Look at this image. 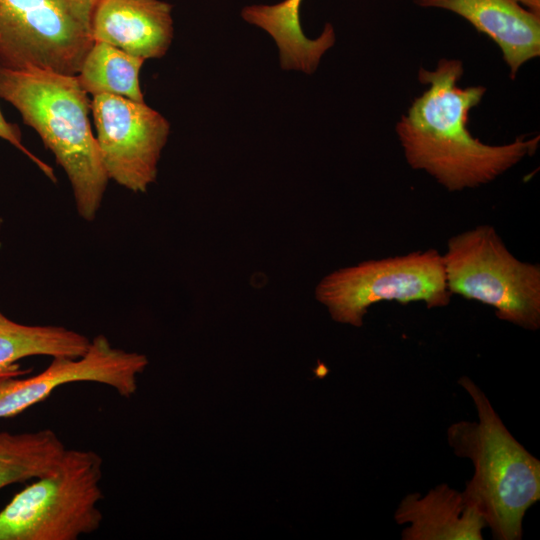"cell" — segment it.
Listing matches in <instances>:
<instances>
[{
    "instance_id": "6da1fadb",
    "label": "cell",
    "mask_w": 540,
    "mask_h": 540,
    "mask_svg": "<svg viewBox=\"0 0 540 540\" xmlns=\"http://www.w3.org/2000/svg\"><path fill=\"white\" fill-rule=\"evenodd\" d=\"M462 61L440 59L433 70L420 69L428 88L412 102L396 125L407 163L433 177L446 190L462 191L495 180L539 145V135L490 145L472 136L470 111L485 95L481 85L462 87Z\"/></svg>"
},
{
    "instance_id": "7a4b0ae2",
    "label": "cell",
    "mask_w": 540,
    "mask_h": 540,
    "mask_svg": "<svg viewBox=\"0 0 540 540\" xmlns=\"http://www.w3.org/2000/svg\"><path fill=\"white\" fill-rule=\"evenodd\" d=\"M0 98L38 133L68 177L79 215L93 221L109 178L91 129V100L77 76L0 66Z\"/></svg>"
},
{
    "instance_id": "3957f363",
    "label": "cell",
    "mask_w": 540,
    "mask_h": 540,
    "mask_svg": "<svg viewBox=\"0 0 540 540\" xmlns=\"http://www.w3.org/2000/svg\"><path fill=\"white\" fill-rule=\"evenodd\" d=\"M458 384L477 412V421H458L447 429L455 455L474 467L462 493L494 539L520 540L524 515L540 499V461L514 438L472 379L462 376Z\"/></svg>"
},
{
    "instance_id": "277c9868",
    "label": "cell",
    "mask_w": 540,
    "mask_h": 540,
    "mask_svg": "<svg viewBox=\"0 0 540 540\" xmlns=\"http://www.w3.org/2000/svg\"><path fill=\"white\" fill-rule=\"evenodd\" d=\"M102 465L94 451L66 449L54 470L0 512V540H77L98 530Z\"/></svg>"
},
{
    "instance_id": "5b68a950",
    "label": "cell",
    "mask_w": 540,
    "mask_h": 540,
    "mask_svg": "<svg viewBox=\"0 0 540 540\" xmlns=\"http://www.w3.org/2000/svg\"><path fill=\"white\" fill-rule=\"evenodd\" d=\"M442 259L451 295L489 305L523 329L540 328V266L517 259L493 226L452 236Z\"/></svg>"
},
{
    "instance_id": "8992f818",
    "label": "cell",
    "mask_w": 540,
    "mask_h": 540,
    "mask_svg": "<svg viewBox=\"0 0 540 540\" xmlns=\"http://www.w3.org/2000/svg\"><path fill=\"white\" fill-rule=\"evenodd\" d=\"M315 296L334 321L361 327L373 304L424 302L429 309L440 308L450 303L452 295L442 254L428 249L335 270L321 279Z\"/></svg>"
},
{
    "instance_id": "52a82bcc",
    "label": "cell",
    "mask_w": 540,
    "mask_h": 540,
    "mask_svg": "<svg viewBox=\"0 0 540 540\" xmlns=\"http://www.w3.org/2000/svg\"><path fill=\"white\" fill-rule=\"evenodd\" d=\"M99 0H0V66L77 75Z\"/></svg>"
},
{
    "instance_id": "ba28073f",
    "label": "cell",
    "mask_w": 540,
    "mask_h": 540,
    "mask_svg": "<svg viewBox=\"0 0 540 540\" xmlns=\"http://www.w3.org/2000/svg\"><path fill=\"white\" fill-rule=\"evenodd\" d=\"M96 141L109 180L144 193L155 182L170 123L145 102L121 96H92Z\"/></svg>"
},
{
    "instance_id": "9c48e42d",
    "label": "cell",
    "mask_w": 540,
    "mask_h": 540,
    "mask_svg": "<svg viewBox=\"0 0 540 540\" xmlns=\"http://www.w3.org/2000/svg\"><path fill=\"white\" fill-rule=\"evenodd\" d=\"M147 364L145 355L115 348L106 336L97 335L81 357H53L50 365L35 376L0 378V418L20 414L68 383H101L130 397L137 389V375Z\"/></svg>"
},
{
    "instance_id": "30bf717a",
    "label": "cell",
    "mask_w": 540,
    "mask_h": 540,
    "mask_svg": "<svg viewBox=\"0 0 540 540\" xmlns=\"http://www.w3.org/2000/svg\"><path fill=\"white\" fill-rule=\"evenodd\" d=\"M92 35L94 41L144 60L161 58L174 36L172 5L162 0H99Z\"/></svg>"
},
{
    "instance_id": "8fae6325",
    "label": "cell",
    "mask_w": 540,
    "mask_h": 540,
    "mask_svg": "<svg viewBox=\"0 0 540 540\" xmlns=\"http://www.w3.org/2000/svg\"><path fill=\"white\" fill-rule=\"evenodd\" d=\"M424 8H439L467 20L500 48L514 78L528 61L540 55V16L518 0H415Z\"/></svg>"
},
{
    "instance_id": "7c38bea8",
    "label": "cell",
    "mask_w": 540,
    "mask_h": 540,
    "mask_svg": "<svg viewBox=\"0 0 540 540\" xmlns=\"http://www.w3.org/2000/svg\"><path fill=\"white\" fill-rule=\"evenodd\" d=\"M398 524H408L403 540H482L486 523L462 492L440 484L424 496L408 494L395 515Z\"/></svg>"
},
{
    "instance_id": "4fadbf2b",
    "label": "cell",
    "mask_w": 540,
    "mask_h": 540,
    "mask_svg": "<svg viewBox=\"0 0 540 540\" xmlns=\"http://www.w3.org/2000/svg\"><path fill=\"white\" fill-rule=\"evenodd\" d=\"M302 1L249 5L241 15L246 22L263 29L273 38L279 50L281 68L311 74L334 45L336 36L330 24L325 25L317 38L310 39L304 34L299 16Z\"/></svg>"
},
{
    "instance_id": "5bb4252c",
    "label": "cell",
    "mask_w": 540,
    "mask_h": 540,
    "mask_svg": "<svg viewBox=\"0 0 540 540\" xmlns=\"http://www.w3.org/2000/svg\"><path fill=\"white\" fill-rule=\"evenodd\" d=\"M90 340L62 326H31L17 323L0 311V378L23 376L18 361L29 356H83Z\"/></svg>"
},
{
    "instance_id": "9a60e30c",
    "label": "cell",
    "mask_w": 540,
    "mask_h": 540,
    "mask_svg": "<svg viewBox=\"0 0 540 540\" xmlns=\"http://www.w3.org/2000/svg\"><path fill=\"white\" fill-rule=\"evenodd\" d=\"M144 62L109 43L94 41L76 76L92 96L110 94L145 102L139 81Z\"/></svg>"
},
{
    "instance_id": "2e32d148",
    "label": "cell",
    "mask_w": 540,
    "mask_h": 540,
    "mask_svg": "<svg viewBox=\"0 0 540 540\" xmlns=\"http://www.w3.org/2000/svg\"><path fill=\"white\" fill-rule=\"evenodd\" d=\"M66 450L50 429L12 434L0 432V489L50 473Z\"/></svg>"
},
{
    "instance_id": "e0dca14e",
    "label": "cell",
    "mask_w": 540,
    "mask_h": 540,
    "mask_svg": "<svg viewBox=\"0 0 540 540\" xmlns=\"http://www.w3.org/2000/svg\"><path fill=\"white\" fill-rule=\"evenodd\" d=\"M0 138L6 140L12 144L15 148L23 152L28 158H30L52 181H56L53 169L45 162L40 160L37 156L31 153L22 143V137L20 129L10 122H8L0 109Z\"/></svg>"
},
{
    "instance_id": "ac0fdd59",
    "label": "cell",
    "mask_w": 540,
    "mask_h": 540,
    "mask_svg": "<svg viewBox=\"0 0 540 540\" xmlns=\"http://www.w3.org/2000/svg\"><path fill=\"white\" fill-rule=\"evenodd\" d=\"M518 1L526 9L540 16V0H518Z\"/></svg>"
}]
</instances>
